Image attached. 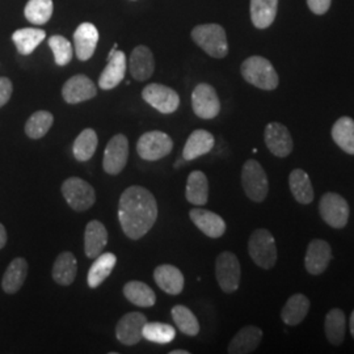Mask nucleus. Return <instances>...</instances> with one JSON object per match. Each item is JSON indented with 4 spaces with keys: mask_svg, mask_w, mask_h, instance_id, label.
<instances>
[{
    "mask_svg": "<svg viewBox=\"0 0 354 354\" xmlns=\"http://www.w3.org/2000/svg\"><path fill=\"white\" fill-rule=\"evenodd\" d=\"M310 299L304 294H294L281 310V319L285 324L295 327L301 324L310 311Z\"/></svg>",
    "mask_w": 354,
    "mask_h": 354,
    "instance_id": "nucleus-24",
    "label": "nucleus"
},
{
    "mask_svg": "<svg viewBox=\"0 0 354 354\" xmlns=\"http://www.w3.org/2000/svg\"><path fill=\"white\" fill-rule=\"evenodd\" d=\"M127 73V55L121 50H117V44L108 55V64L99 77L100 88L113 89L124 80Z\"/></svg>",
    "mask_w": 354,
    "mask_h": 354,
    "instance_id": "nucleus-13",
    "label": "nucleus"
},
{
    "mask_svg": "<svg viewBox=\"0 0 354 354\" xmlns=\"http://www.w3.org/2000/svg\"><path fill=\"white\" fill-rule=\"evenodd\" d=\"M62 194L66 203L75 212H86L96 203V193L93 187L83 178L70 177L62 184Z\"/></svg>",
    "mask_w": 354,
    "mask_h": 354,
    "instance_id": "nucleus-6",
    "label": "nucleus"
},
{
    "mask_svg": "<svg viewBox=\"0 0 354 354\" xmlns=\"http://www.w3.org/2000/svg\"><path fill=\"white\" fill-rule=\"evenodd\" d=\"M143 100L150 104L158 112L163 114H171L176 112L180 105V97L176 91H174L163 84L152 83L149 84L142 92Z\"/></svg>",
    "mask_w": 354,
    "mask_h": 354,
    "instance_id": "nucleus-11",
    "label": "nucleus"
},
{
    "mask_svg": "<svg viewBox=\"0 0 354 354\" xmlns=\"http://www.w3.org/2000/svg\"><path fill=\"white\" fill-rule=\"evenodd\" d=\"M241 263L232 252L221 253L215 261V277L222 291L231 294L239 289L241 285Z\"/></svg>",
    "mask_w": 354,
    "mask_h": 354,
    "instance_id": "nucleus-7",
    "label": "nucleus"
},
{
    "mask_svg": "<svg viewBox=\"0 0 354 354\" xmlns=\"http://www.w3.org/2000/svg\"><path fill=\"white\" fill-rule=\"evenodd\" d=\"M115 264H117L115 254L111 252L100 253L89 268L88 276H87L89 288L92 289L99 288L102 282L111 276Z\"/></svg>",
    "mask_w": 354,
    "mask_h": 354,
    "instance_id": "nucleus-28",
    "label": "nucleus"
},
{
    "mask_svg": "<svg viewBox=\"0 0 354 354\" xmlns=\"http://www.w3.org/2000/svg\"><path fill=\"white\" fill-rule=\"evenodd\" d=\"M310 10L317 15H324L329 10L330 0H307Z\"/></svg>",
    "mask_w": 354,
    "mask_h": 354,
    "instance_id": "nucleus-43",
    "label": "nucleus"
},
{
    "mask_svg": "<svg viewBox=\"0 0 354 354\" xmlns=\"http://www.w3.org/2000/svg\"><path fill=\"white\" fill-rule=\"evenodd\" d=\"M214 145L215 138L212 133L203 130V129L194 130L184 146L183 158H184V160H194V159L212 151Z\"/></svg>",
    "mask_w": 354,
    "mask_h": 354,
    "instance_id": "nucleus-22",
    "label": "nucleus"
},
{
    "mask_svg": "<svg viewBox=\"0 0 354 354\" xmlns=\"http://www.w3.org/2000/svg\"><path fill=\"white\" fill-rule=\"evenodd\" d=\"M330 134L342 151L354 155V121L351 117L344 115L339 118L332 127Z\"/></svg>",
    "mask_w": 354,
    "mask_h": 354,
    "instance_id": "nucleus-32",
    "label": "nucleus"
},
{
    "mask_svg": "<svg viewBox=\"0 0 354 354\" xmlns=\"http://www.w3.org/2000/svg\"><path fill=\"white\" fill-rule=\"evenodd\" d=\"M146 323L147 319L140 313H129L124 315L115 327L117 340L127 346L138 344L142 339V329Z\"/></svg>",
    "mask_w": 354,
    "mask_h": 354,
    "instance_id": "nucleus-16",
    "label": "nucleus"
},
{
    "mask_svg": "<svg viewBox=\"0 0 354 354\" xmlns=\"http://www.w3.org/2000/svg\"><path fill=\"white\" fill-rule=\"evenodd\" d=\"M174 150V140L163 131H147L137 143V152L143 160L156 162L169 155Z\"/></svg>",
    "mask_w": 354,
    "mask_h": 354,
    "instance_id": "nucleus-8",
    "label": "nucleus"
},
{
    "mask_svg": "<svg viewBox=\"0 0 354 354\" xmlns=\"http://www.w3.org/2000/svg\"><path fill=\"white\" fill-rule=\"evenodd\" d=\"M279 0H251V19L253 26L266 29L272 26L277 15Z\"/></svg>",
    "mask_w": 354,
    "mask_h": 354,
    "instance_id": "nucleus-31",
    "label": "nucleus"
},
{
    "mask_svg": "<svg viewBox=\"0 0 354 354\" xmlns=\"http://www.w3.org/2000/svg\"><path fill=\"white\" fill-rule=\"evenodd\" d=\"M192 108L200 118H215L221 112V102L215 89L206 83L198 84L192 93Z\"/></svg>",
    "mask_w": 354,
    "mask_h": 354,
    "instance_id": "nucleus-12",
    "label": "nucleus"
},
{
    "mask_svg": "<svg viewBox=\"0 0 354 354\" xmlns=\"http://www.w3.org/2000/svg\"><path fill=\"white\" fill-rule=\"evenodd\" d=\"M99 42V32L91 23H83L76 28L74 33V48L77 59L88 61L92 58Z\"/></svg>",
    "mask_w": 354,
    "mask_h": 354,
    "instance_id": "nucleus-19",
    "label": "nucleus"
},
{
    "mask_svg": "<svg viewBox=\"0 0 354 354\" xmlns=\"http://www.w3.org/2000/svg\"><path fill=\"white\" fill-rule=\"evenodd\" d=\"M99 138L93 129H84L77 137H76L73 152L76 160L79 162H87L89 160L97 149Z\"/></svg>",
    "mask_w": 354,
    "mask_h": 354,
    "instance_id": "nucleus-36",
    "label": "nucleus"
},
{
    "mask_svg": "<svg viewBox=\"0 0 354 354\" xmlns=\"http://www.w3.org/2000/svg\"><path fill=\"white\" fill-rule=\"evenodd\" d=\"M264 140L268 150L277 158L289 156L294 147L290 131L279 122H270L266 125Z\"/></svg>",
    "mask_w": 354,
    "mask_h": 354,
    "instance_id": "nucleus-14",
    "label": "nucleus"
},
{
    "mask_svg": "<svg viewBox=\"0 0 354 354\" xmlns=\"http://www.w3.org/2000/svg\"><path fill=\"white\" fill-rule=\"evenodd\" d=\"M319 213L323 221L330 227L344 228L348 225L351 210L342 196L328 192L320 198Z\"/></svg>",
    "mask_w": 354,
    "mask_h": 354,
    "instance_id": "nucleus-9",
    "label": "nucleus"
},
{
    "mask_svg": "<svg viewBox=\"0 0 354 354\" xmlns=\"http://www.w3.org/2000/svg\"><path fill=\"white\" fill-rule=\"evenodd\" d=\"M54 122V117L50 112L38 111L32 114L26 121V133L30 140H39L48 134Z\"/></svg>",
    "mask_w": 354,
    "mask_h": 354,
    "instance_id": "nucleus-38",
    "label": "nucleus"
},
{
    "mask_svg": "<svg viewBox=\"0 0 354 354\" xmlns=\"http://www.w3.org/2000/svg\"><path fill=\"white\" fill-rule=\"evenodd\" d=\"M124 295L127 301L138 307H152L156 302V295L149 285L140 281H130L124 286Z\"/></svg>",
    "mask_w": 354,
    "mask_h": 354,
    "instance_id": "nucleus-34",
    "label": "nucleus"
},
{
    "mask_svg": "<svg viewBox=\"0 0 354 354\" xmlns=\"http://www.w3.org/2000/svg\"><path fill=\"white\" fill-rule=\"evenodd\" d=\"M241 185L245 196L253 203H263L269 192L266 172L257 160L250 159L241 168Z\"/></svg>",
    "mask_w": 354,
    "mask_h": 354,
    "instance_id": "nucleus-5",
    "label": "nucleus"
},
{
    "mask_svg": "<svg viewBox=\"0 0 354 354\" xmlns=\"http://www.w3.org/2000/svg\"><path fill=\"white\" fill-rule=\"evenodd\" d=\"M349 326H351V333H352V336H353L354 339V310L353 313H352V315H351V322H349Z\"/></svg>",
    "mask_w": 354,
    "mask_h": 354,
    "instance_id": "nucleus-45",
    "label": "nucleus"
},
{
    "mask_svg": "<svg viewBox=\"0 0 354 354\" xmlns=\"http://www.w3.org/2000/svg\"><path fill=\"white\" fill-rule=\"evenodd\" d=\"M49 46L54 54L55 64L58 66H66L71 62L74 50L68 39H66L62 36H53L49 38Z\"/></svg>",
    "mask_w": 354,
    "mask_h": 354,
    "instance_id": "nucleus-41",
    "label": "nucleus"
},
{
    "mask_svg": "<svg viewBox=\"0 0 354 354\" xmlns=\"http://www.w3.org/2000/svg\"><path fill=\"white\" fill-rule=\"evenodd\" d=\"M248 252L253 263L263 269H272L277 263V245L272 232L266 228L254 230L248 241Z\"/></svg>",
    "mask_w": 354,
    "mask_h": 354,
    "instance_id": "nucleus-3",
    "label": "nucleus"
},
{
    "mask_svg": "<svg viewBox=\"0 0 354 354\" xmlns=\"http://www.w3.org/2000/svg\"><path fill=\"white\" fill-rule=\"evenodd\" d=\"M289 187L291 194L297 203L308 205L314 201V188L311 178L304 169H294L289 176Z\"/></svg>",
    "mask_w": 354,
    "mask_h": 354,
    "instance_id": "nucleus-29",
    "label": "nucleus"
},
{
    "mask_svg": "<svg viewBox=\"0 0 354 354\" xmlns=\"http://www.w3.org/2000/svg\"><path fill=\"white\" fill-rule=\"evenodd\" d=\"M118 219L129 239L143 238L158 219V203L151 192L140 185L125 189L120 197Z\"/></svg>",
    "mask_w": 354,
    "mask_h": 354,
    "instance_id": "nucleus-1",
    "label": "nucleus"
},
{
    "mask_svg": "<svg viewBox=\"0 0 354 354\" xmlns=\"http://www.w3.org/2000/svg\"><path fill=\"white\" fill-rule=\"evenodd\" d=\"M169 354H189V352H188V351H184V349H176V351L169 352Z\"/></svg>",
    "mask_w": 354,
    "mask_h": 354,
    "instance_id": "nucleus-46",
    "label": "nucleus"
},
{
    "mask_svg": "<svg viewBox=\"0 0 354 354\" xmlns=\"http://www.w3.org/2000/svg\"><path fill=\"white\" fill-rule=\"evenodd\" d=\"M54 10L53 0H29L24 10L26 20L35 26H44L50 20Z\"/></svg>",
    "mask_w": 354,
    "mask_h": 354,
    "instance_id": "nucleus-39",
    "label": "nucleus"
},
{
    "mask_svg": "<svg viewBox=\"0 0 354 354\" xmlns=\"http://www.w3.org/2000/svg\"><path fill=\"white\" fill-rule=\"evenodd\" d=\"M345 323H346V317L340 308H332L327 314L324 329H326V336L332 345L339 346L344 342Z\"/></svg>",
    "mask_w": 354,
    "mask_h": 354,
    "instance_id": "nucleus-35",
    "label": "nucleus"
},
{
    "mask_svg": "<svg viewBox=\"0 0 354 354\" xmlns=\"http://www.w3.org/2000/svg\"><path fill=\"white\" fill-rule=\"evenodd\" d=\"M193 41L213 58H225L228 53L225 29L218 24L196 26L192 30Z\"/></svg>",
    "mask_w": 354,
    "mask_h": 354,
    "instance_id": "nucleus-4",
    "label": "nucleus"
},
{
    "mask_svg": "<svg viewBox=\"0 0 354 354\" xmlns=\"http://www.w3.org/2000/svg\"><path fill=\"white\" fill-rule=\"evenodd\" d=\"M45 38H46L45 30L37 29V28L19 29L12 35L16 49L23 55L32 54Z\"/></svg>",
    "mask_w": 354,
    "mask_h": 354,
    "instance_id": "nucleus-33",
    "label": "nucleus"
},
{
    "mask_svg": "<svg viewBox=\"0 0 354 354\" xmlns=\"http://www.w3.org/2000/svg\"><path fill=\"white\" fill-rule=\"evenodd\" d=\"M28 276V263L23 257H16L7 268L3 279L1 289L7 294H16L26 282Z\"/></svg>",
    "mask_w": 354,
    "mask_h": 354,
    "instance_id": "nucleus-26",
    "label": "nucleus"
},
{
    "mask_svg": "<svg viewBox=\"0 0 354 354\" xmlns=\"http://www.w3.org/2000/svg\"><path fill=\"white\" fill-rule=\"evenodd\" d=\"M129 159V140L124 134H117L108 142L105 151L102 167L108 175L115 176L124 171Z\"/></svg>",
    "mask_w": 354,
    "mask_h": 354,
    "instance_id": "nucleus-10",
    "label": "nucleus"
},
{
    "mask_svg": "<svg viewBox=\"0 0 354 354\" xmlns=\"http://www.w3.org/2000/svg\"><path fill=\"white\" fill-rule=\"evenodd\" d=\"M153 279L156 285L169 295H178L185 285L184 274L176 266L163 264L153 272Z\"/></svg>",
    "mask_w": 354,
    "mask_h": 354,
    "instance_id": "nucleus-20",
    "label": "nucleus"
},
{
    "mask_svg": "<svg viewBox=\"0 0 354 354\" xmlns=\"http://www.w3.org/2000/svg\"><path fill=\"white\" fill-rule=\"evenodd\" d=\"M185 197L188 203L196 206H203L209 200V181L203 171L190 172L187 180Z\"/></svg>",
    "mask_w": 354,
    "mask_h": 354,
    "instance_id": "nucleus-30",
    "label": "nucleus"
},
{
    "mask_svg": "<svg viewBox=\"0 0 354 354\" xmlns=\"http://www.w3.org/2000/svg\"><path fill=\"white\" fill-rule=\"evenodd\" d=\"M7 244V231L6 227L0 223V250Z\"/></svg>",
    "mask_w": 354,
    "mask_h": 354,
    "instance_id": "nucleus-44",
    "label": "nucleus"
},
{
    "mask_svg": "<svg viewBox=\"0 0 354 354\" xmlns=\"http://www.w3.org/2000/svg\"><path fill=\"white\" fill-rule=\"evenodd\" d=\"M108 244V231L102 222L91 221L84 232V252L88 259H96Z\"/></svg>",
    "mask_w": 354,
    "mask_h": 354,
    "instance_id": "nucleus-23",
    "label": "nucleus"
},
{
    "mask_svg": "<svg viewBox=\"0 0 354 354\" xmlns=\"http://www.w3.org/2000/svg\"><path fill=\"white\" fill-rule=\"evenodd\" d=\"M77 260L73 252H62L54 261L53 279L61 286H70L76 279Z\"/></svg>",
    "mask_w": 354,
    "mask_h": 354,
    "instance_id": "nucleus-27",
    "label": "nucleus"
},
{
    "mask_svg": "<svg viewBox=\"0 0 354 354\" xmlns=\"http://www.w3.org/2000/svg\"><path fill=\"white\" fill-rule=\"evenodd\" d=\"M12 92V82L8 77H0V108L10 102Z\"/></svg>",
    "mask_w": 354,
    "mask_h": 354,
    "instance_id": "nucleus-42",
    "label": "nucleus"
},
{
    "mask_svg": "<svg viewBox=\"0 0 354 354\" xmlns=\"http://www.w3.org/2000/svg\"><path fill=\"white\" fill-rule=\"evenodd\" d=\"M97 88L95 83L86 75H75L64 83L62 96L68 104L87 102L96 96Z\"/></svg>",
    "mask_w": 354,
    "mask_h": 354,
    "instance_id": "nucleus-17",
    "label": "nucleus"
},
{
    "mask_svg": "<svg viewBox=\"0 0 354 354\" xmlns=\"http://www.w3.org/2000/svg\"><path fill=\"white\" fill-rule=\"evenodd\" d=\"M171 314L177 328L180 329L184 335L193 337L200 333V323L188 307L183 304H177L172 308Z\"/></svg>",
    "mask_w": 354,
    "mask_h": 354,
    "instance_id": "nucleus-37",
    "label": "nucleus"
},
{
    "mask_svg": "<svg viewBox=\"0 0 354 354\" xmlns=\"http://www.w3.org/2000/svg\"><path fill=\"white\" fill-rule=\"evenodd\" d=\"M241 75L257 88L273 91L279 87V79L273 64L268 59L254 55L245 59L241 64Z\"/></svg>",
    "mask_w": 354,
    "mask_h": 354,
    "instance_id": "nucleus-2",
    "label": "nucleus"
},
{
    "mask_svg": "<svg viewBox=\"0 0 354 354\" xmlns=\"http://www.w3.org/2000/svg\"><path fill=\"white\" fill-rule=\"evenodd\" d=\"M189 216L196 227L209 238L218 239L226 232V222L223 218L210 210L192 209Z\"/></svg>",
    "mask_w": 354,
    "mask_h": 354,
    "instance_id": "nucleus-18",
    "label": "nucleus"
},
{
    "mask_svg": "<svg viewBox=\"0 0 354 354\" xmlns=\"http://www.w3.org/2000/svg\"><path fill=\"white\" fill-rule=\"evenodd\" d=\"M263 339V330L254 326L241 328L228 345L230 354H248L254 352Z\"/></svg>",
    "mask_w": 354,
    "mask_h": 354,
    "instance_id": "nucleus-21",
    "label": "nucleus"
},
{
    "mask_svg": "<svg viewBox=\"0 0 354 354\" xmlns=\"http://www.w3.org/2000/svg\"><path fill=\"white\" fill-rule=\"evenodd\" d=\"M130 73L131 76L138 80L145 82L153 74L155 61L152 51L147 46H137L130 57Z\"/></svg>",
    "mask_w": 354,
    "mask_h": 354,
    "instance_id": "nucleus-25",
    "label": "nucleus"
},
{
    "mask_svg": "<svg viewBox=\"0 0 354 354\" xmlns=\"http://www.w3.org/2000/svg\"><path fill=\"white\" fill-rule=\"evenodd\" d=\"M142 337L155 344H169L176 337V330L165 323H146L142 329Z\"/></svg>",
    "mask_w": 354,
    "mask_h": 354,
    "instance_id": "nucleus-40",
    "label": "nucleus"
},
{
    "mask_svg": "<svg viewBox=\"0 0 354 354\" xmlns=\"http://www.w3.org/2000/svg\"><path fill=\"white\" fill-rule=\"evenodd\" d=\"M330 260H332V248L328 241H322V239H314L310 241L306 251V257H304V266L310 274L319 276L323 272H326Z\"/></svg>",
    "mask_w": 354,
    "mask_h": 354,
    "instance_id": "nucleus-15",
    "label": "nucleus"
}]
</instances>
